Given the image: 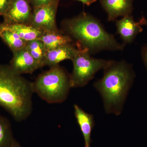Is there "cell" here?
Segmentation results:
<instances>
[{"label": "cell", "instance_id": "obj_1", "mask_svg": "<svg viewBox=\"0 0 147 147\" xmlns=\"http://www.w3.org/2000/svg\"><path fill=\"white\" fill-rule=\"evenodd\" d=\"M64 33L76 41L77 48L90 54L102 50H122L124 46L105 30L100 21L85 11L63 23Z\"/></svg>", "mask_w": 147, "mask_h": 147}, {"label": "cell", "instance_id": "obj_2", "mask_svg": "<svg viewBox=\"0 0 147 147\" xmlns=\"http://www.w3.org/2000/svg\"><path fill=\"white\" fill-rule=\"evenodd\" d=\"M103 69V76L94 86L102 97L105 112L119 115L134 82L135 73L132 66L124 60H110Z\"/></svg>", "mask_w": 147, "mask_h": 147}, {"label": "cell", "instance_id": "obj_3", "mask_svg": "<svg viewBox=\"0 0 147 147\" xmlns=\"http://www.w3.org/2000/svg\"><path fill=\"white\" fill-rule=\"evenodd\" d=\"M33 82L15 73L9 65H0V106L17 122L23 121L31 115Z\"/></svg>", "mask_w": 147, "mask_h": 147}, {"label": "cell", "instance_id": "obj_4", "mask_svg": "<svg viewBox=\"0 0 147 147\" xmlns=\"http://www.w3.org/2000/svg\"><path fill=\"white\" fill-rule=\"evenodd\" d=\"M33 86L34 92L50 104L65 101L72 88L70 75L59 65L38 75Z\"/></svg>", "mask_w": 147, "mask_h": 147}, {"label": "cell", "instance_id": "obj_5", "mask_svg": "<svg viewBox=\"0 0 147 147\" xmlns=\"http://www.w3.org/2000/svg\"><path fill=\"white\" fill-rule=\"evenodd\" d=\"M71 61L73 69L70 77L72 88L86 86L98 71L104 69L110 62L93 57L88 51L84 50H80Z\"/></svg>", "mask_w": 147, "mask_h": 147}, {"label": "cell", "instance_id": "obj_6", "mask_svg": "<svg viewBox=\"0 0 147 147\" xmlns=\"http://www.w3.org/2000/svg\"><path fill=\"white\" fill-rule=\"evenodd\" d=\"M60 0H52L46 5L33 8L30 26L43 32L59 30L56 15Z\"/></svg>", "mask_w": 147, "mask_h": 147}, {"label": "cell", "instance_id": "obj_7", "mask_svg": "<svg viewBox=\"0 0 147 147\" xmlns=\"http://www.w3.org/2000/svg\"><path fill=\"white\" fill-rule=\"evenodd\" d=\"M33 8L29 0H11L3 16V24L30 25Z\"/></svg>", "mask_w": 147, "mask_h": 147}, {"label": "cell", "instance_id": "obj_8", "mask_svg": "<svg viewBox=\"0 0 147 147\" xmlns=\"http://www.w3.org/2000/svg\"><path fill=\"white\" fill-rule=\"evenodd\" d=\"M9 66L18 74H32L40 68L26 47L13 53Z\"/></svg>", "mask_w": 147, "mask_h": 147}, {"label": "cell", "instance_id": "obj_9", "mask_svg": "<svg viewBox=\"0 0 147 147\" xmlns=\"http://www.w3.org/2000/svg\"><path fill=\"white\" fill-rule=\"evenodd\" d=\"M117 33L123 41L124 46L133 42L137 35L142 32L143 28L139 22L134 21L131 15L123 16L116 22Z\"/></svg>", "mask_w": 147, "mask_h": 147}, {"label": "cell", "instance_id": "obj_10", "mask_svg": "<svg viewBox=\"0 0 147 147\" xmlns=\"http://www.w3.org/2000/svg\"><path fill=\"white\" fill-rule=\"evenodd\" d=\"M134 0H99L108 15L109 21H114L119 17L131 15Z\"/></svg>", "mask_w": 147, "mask_h": 147}, {"label": "cell", "instance_id": "obj_11", "mask_svg": "<svg viewBox=\"0 0 147 147\" xmlns=\"http://www.w3.org/2000/svg\"><path fill=\"white\" fill-rule=\"evenodd\" d=\"M71 44H66L47 51L44 65L50 67L58 65L61 62L66 60H71L80 51Z\"/></svg>", "mask_w": 147, "mask_h": 147}, {"label": "cell", "instance_id": "obj_12", "mask_svg": "<svg viewBox=\"0 0 147 147\" xmlns=\"http://www.w3.org/2000/svg\"><path fill=\"white\" fill-rule=\"evenodd\" d=\"M74 108L75 117L84 137L85 147H91L92 132L95 125L94 116L76 104H74Z\"/></svg>", "mask_w": 147, "mask_h": 147}, {"label": "cell", "instance_id": "obj_13", "mask_svg": "<svg viewBox=\"0 0 147 147\" xmlns=\"http://www.w3.org/2000/svg\"><path fill=\"white\" fill-rule=\"evenodd\" d=\"M38 40L43 42L47 51L73 42L70 37L59 30L43 32Z\"/></svg>", "mask_w": 147, "mask_h": 147}, {"label": "cell", "instance_id": "obj_14", "mask_svg": "<svg viewBox=\"0 0 147 147\" xmlns=\"http://www.w3.org/2000/svg\"><path fill=\"white\" fill-rule=\"evenodd\" d=\"M0 37L13 53L26 47L28 43L3 23H0Z\"/></svg>", "mask_w": 147, "mask_h": 147}, {"label": "cell", "instance_id": "obj_15", "mask_svg": "<svg viewBox=\"0 0 147 147\" xmlns=\"http://www.w3.org/2000/svg\"><path fill=\"white\" fill-rule=\"evenodd\" d=\"M4 24L8 28L16 33L21 39L27 42L39 39L43 33V32L30 25Z\"/></svg>", "mask_w": 147, "mask_h": 147}, {"label": "cell", "instance_id": "obj_16", "mask_svg": "<svg viewBox=\"0 0 147 147\" xmlns=\"http://www.w3.org/2000/svg\"><path fill=\"white\" fill-rule=\"evenodd\" d=\"M26 47L36 61L40 68L45 66L44 62L47 50L41 40L37 39L28 42Z\"/></svg>", "mask_w": 147, "mask_h": 147}, {"label": "cell", "instance_id": "obj_17", "mask_svg": "<svg viewBox=\"0 0 147 147\" xmlns=\"http://www.w3.org/2000/svg\"><path fill=\"white\" fill-rule=\"evenodd\" d=\"M14 138L10 121L0 115V147H9Z\"/></svg>", "mask_w": 147, "mask_h": 147}, {"label": "cell", "instance_id": "obj_18", "mask_svg": "<svg viewBox=\"0 0 147 147\" xmlns=\"http://www.w3.org/2000/svg\"><path fill=\"white\" fill-rule=\"evenodd\" d=\"M11 0H0V16H3L5 13Z\"/></svg>", "mask_w": 147, "mask_h": 147}, {"label": "cell", "instance_id": "obj_19", "mask_svg": "<svg viewBox=\"0 0 147 147\" xmlns=\"http://www.w3.org/2000/svg\"><path fill=\"white\" fill-rule=\"evenodd\" d=\"M52 0H29L32 8L47 4Z\"/></svg>", "mask_w": 147, "mask_h": 147}, {"label": "cell", "instance_id": "obj_20", "mask_svg": "<svg viewBox=\"0 0 147 147\" xmlns=\"http://www.w3.org/2000/svg\"><path fill=\"white\" fill-rule=\"evenodd\" d=\"M141 56L144 64L147 70V45L142 47Z\"/></svg>", "mask_w": 147, "mask_h": 147}, {"label": "cell", "instance_id": "obj_21", "mask_svg": "<svg viewBox=\"0 0 147 147\" xmlns=\"http://www.w3.org/2000/svg\"><path fill=\"white\" fill-rule=\"evenodd\" d=\"M76 1L81 2L83 4L88 6H90L92 4L94 3H95L97 1V0H76Z\"/></svg>", "mask_w": 147, "mask_h": 147}, {"label": "cell", "instance_id": "obj_22", "mask_svg": "<svg viewBox=\"0 0 147 147\" xmlns=\"http://www.w3.org/2000/svg\"><path fill=\"white\" fill-rule=\"evenodd\" d=\"M9 147H22V146L19 144V142L15 138H14Z\"/></svg>", "mask_w": 147, "mask_h": 147}, {"label": "cell", "instance_id": "obj_23", "mask_svg": "<svg viewBox=\"0 0 147 147\" xmlns=\"http://www.w3.org/2000/svg\"><path fill=\"white\" fill-rule=\"evenodd\" d=\"M138 22L141 26H147V19L144 16L142 17Z\"/></svg>", "mask_w": 147, "mask_h": 147}]
</instances>
